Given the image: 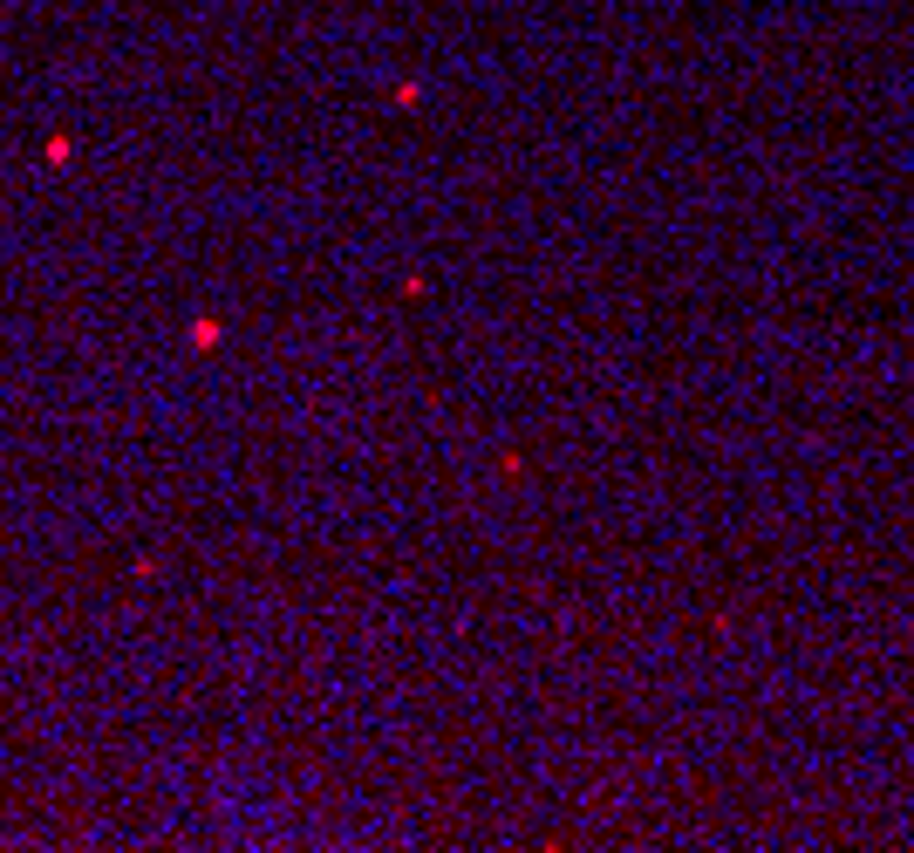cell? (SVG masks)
<instances>
[{"mask_svg": "<svg viewBox=\"0 0 914 853\" xmlns=\"http://www.w3.org/2000/svg\"><path fill=\"white\" fill-rule=\"evenodd\" d=\"M41 157H48V164H69V157H76V137H69V130H55V137L41 144Z\"/></svg>", "mask_w": 914, "mask_h": 853, "instance_id": "obj_1", "label": "cell"}]
</instances>
